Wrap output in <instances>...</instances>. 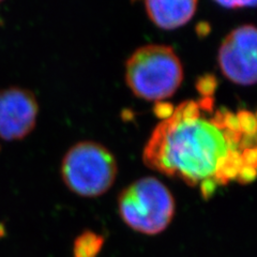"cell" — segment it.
Wrapping results in <instances>:
<instances>
[{
	"instance_id": "cell-1",
	"label": "cell",
	"mask_w": 257,
	"mask_h": 257,
	"mask_svg": "<svg viewBox=\"0 0 257 257\" xmlns=\"http://www.w3.org/2000/svg\"><path fill=\"white\" fill-rule=\"evenodd\" d=\"M143 160L151 170L199 186L204 197L231 180L256 175V120L252 112L215 108L211 95L188 100L152 132Z\"/></svg>"
},
{
	"instance_id": "cell-2",
	"label": "cell",
	"mask_w": 257,
	"mask_h": 257,
	"mask_svg": "<svg viewBox=\"0 0 257 257\" xmlns=\"http://www.w3.org/2000/svg\"><path fill=\"white\" fill-rule=\"evenodd\" d=\"M183 66L174 48L164 44L139 47L125 62L126 86L140 99L160 102L173 96L183 80Z\"/></svg>"
},
{
	"instance_id": "cell-3",
	"label": "cell",
	"mask_w": 257,
	"mask_h": 257,
	"mask_svg": "<svg viewBox=\"0 0 257 257\" xmlns=\"http://www.w3.org/2000/svg\"><path fill=\"white\" fill-rule=\"evenodd\" d=\"M118 172L114 155L96 142L75 144L62 159L61 177L66 186L83 197H96L114 184Z\"/></svg>"
},
{
	"instance_id": "cell-4",
	"label": "cell",
	"mask_w": 257,
	"mask_h": 257,
	"mask_svg": "<svg viewBox=\"0 0 257 257\" xmlns=\"http://www.w3.org/2000/svg\"><path fill=\"white\" fill-rule=\"evenodd\" d=\"M118 205L120 215L128 226L146 235L163 231L175 213L172 193L155 177L131 183L121 192Z\"/></svg>"
},
{
	"instance_id": "cell-5",
	"label": "cell",
	"mask_w": 257,
	"mask_h": 257,
	"mask_svg": "<svg viewBox=\"0 0 257 257\" xmlns=\"http://www.w3.org/2000/svg\"><path fill=\"white\" fill-rule=\"evenodd\" d=\"M257 31L252 24L239 26L225 37L219 48L222 74L239 86H253L257 78Z\"/></svg>"
},
{
	"instance_id": "cell-6",
	"label": "cell",
	"mask_w": 257,
	"mask_h": 257,
	"mask_svg": "<svg viewBox=\"0 0 257 257\" xmlns=\"http://www.w3.org/2000/svg\"><path fill=\"white\" fill-rule=\"evenodd\" d=\"M39 105L35 94L23 88L0 90V138L7 142L20 141L36 126Z\"/></svg>"
},
{
	"instance_id": "cell-7",
	"label": "cell",
	"mask_w": 257,
	"mask_h": 257,
	"mask_svg": "<svg viewBox=\"0 0 257 257\" xmlns=\"http://www.w3.org/2000/svg\"><path fill=\"white\" fill-rule=\"evenodd\" d=\"M198 0H145L150 21L164 30L180 28L193 19Z\"/></svg>"
},
{
	"instance_id": "cell-8",
	"label": "cell",
	"mask_w": 257,
	"mask_h": 257,
	"mask_svg": "<svg viewBox=\"0 0 257 257\" xmlns=\"http://www.w3.org/2000/svg\"><path fill=\"white\" fill-rule=\"evenodd\" d=\"M104 243L102 236L93 231H85L74 242V257H96Z\"/></svg>"
},
{
	"instance_id": "cell-9",
	"label": "cell",
	"mask_w": 257,
	"mask_h": 257,
	"mask_svg": "<svg viewBox=\"0 0 257 257\" xmlns=\"http://www.w3.org/2000/svg\"><path fill=\"white\" fill-rule=\"evenodd\" d=\"M226 9H242V8H255L257 0H213Z\"/></svg>"
},
{
	"instance_id": "cell-10",
	"label": "cell",
	"mask_w": 257,
	"mask_h": 257,
	"mask_svg": "<svg viewBox=\"0 0 257 257\" xmlns=\"http://www.w3.org/2000/svg\"><path fill=\"white\" fill-rule=\"evenodd\" d=\"M0 2H3V0H0Z\"/></svg>"
}]
</instances>
